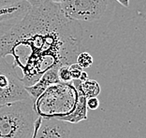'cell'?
<instances>
[{
    "label": "cell",
    "instance_id": "obj_6",
    "mask_svg": "<svg viewBox=\"0 0 146 138\" xmlns=\"http://www.w3.org/2000/svg\"><path fill=\"white\" fill-rule=\"evenodd\" d=\"M35 138H69L68 123L56 118L38 117L34 125Z\"/></svg>",
    "mask_w": 146,
    "mask_h": 138
},
{
    "label": "cell",
    "instance_id": "obj_18",
    "mask_svg": "<svg viewBox=\"0 0 146 138\" xmlns=\"http://www.w3.org/2000/svg\"><path fill=\"white\" fill-rule=\"evenodd\" d=\"M50 1L54 2V3H56V4H61V3L64 1V0H50Z\"/></svg>",
    "mask_w": 146,
    "mask_h": 138
},
{
    "label": "cell",
    "instance_id": "obj_16",
    "mask_svg": "<svg viewBox=\"0 0 146 138\" xmlns=\"http://www.w3.org/2000/svg\"><path fill=\"white\" fill-rule=\"evenodd\" d=\"M117 2H119L122 6L125 7V8H127L129 6V0H116Z\"/></svg>",
    "mask_w": 146,
    "mask_h": 138
},
{
    "label": "cell",
    "instance_id": "obj_2",
    "mask_svg": "<svg viewBox=\"0 0 146 138\" xmlns=\"http://www.w3.org/2000/svg\"><path fill=\"white\" fill-rule=\"evenodd\" d=\"M34 104L31 99L0 106V138H31L38 117Z\"/></svg>",
    "mask_w": 146,
    "mask_h": 138
},
{
    "label": "cell",
    "instance_id": "obj_5",
    "mask_svg": "<svg viewBox=\"0 0 146 138\" xmlns=\"http://www.w3.org/2000/svg\"><path fill=\"white\" fill-rule=\"evenodd\" d=\"M110 0H64L61 9L65 16L73 21H98L107 11Z\"/></svg>",
    "mask_w": 146,
    "mask_h": 138
},
{
    "label": "cell",
    "instance_id": "obj_10",
    "mask_svg": "<svg viewBox=\"0 0 146 138\" xmlns=\"http://www.w3.org/2000/svg\"><path fill=\"white\" fill-rule=\"evenodd\" d=\"M81 89L82 94L84 95L86 99L98 97V95L100 93V86L98 82L94 80H86L85 81H82Z\"/></svg>",
    "mask_w": 146,
    "mask_h": 138
},
{
    "label": "cell",
    "instance_id": "obj_3",
    "mask_svg": "<svg viewBox=\"0 0 146 138\" xmlns=\"http://www.w3.org/2000/svg\"><path fill=\"white\" fill-rule=\"evenodd\" d=\"M78 99V91L69 83H56L50 86L35 100L34 108L38 116L61 119L70 114Z\"/></svg>",
    "mask_w": 146,
    "mask_h": 138
},
{
    "label": "cell",
    "instance_id": "obj_9",
    "mask_svg": "<svg viewBox=\"0 0 146 138\" xmlns=\"http://www.w3.org/2000/svg\"><path fill=\"white\" fill-rule=\"evenodd\" d=\"M73 86L75 87V89L78 91V99L77 103L75 104V107L73 111L68 114V116L61 118V120H64L66 122H70V123H78L82 120H87V104H86V101L87 99L85 98V96L82 94L81 85L82 81L80 80H73L72 81Z\"/></svg>",
    "mask_w": 146,
    "mask_h": 138
},
{
    "label": "cell",
    "instance_id": "obj_11",
    "mask_svg": "<svg viewBox=\"0 0 146 138\" xmlns=\"http://www.w3.org/2000/svg\"><path fill=\"white\" fill-rule=\"evenodd\" d=\"M77 63L82 69H86L90 67L93 64V57L88 52H80L76 59Z\"/></svg>",
    "mask_w": 146,
    "mask_h": 138
},
{
    "label": "cell",
    "instance_id": "obj_15",
    "mask_svg": "<svg viewBox=\"0 0 146 138\" xmlns=\"http://www.w3.org/2000/svg\"><path fill=\"white\" fill-rule=\"evenodd\" d=\"M86 104H87V108L91 110H96L98 109L99 106V101L98 99V97H93L89 98L86 101Z\"/></svg>",
    "mask_w": 146,
    "mask_h": 138
},
{
    "label": "cell",
    "instance_id": "obj_14",
    "mask_svg": "<svg viewBox=\"0 0 146 138\" xmlns=\"http://www.w3.org/2000/svg\"><path fill=\"white\" fill-rule=\"evenodd\" d=\"M68 69H69V72H70L72 80H80L84 69L80 66L77 63H74L70 65H68Z\"/></svg>",
    "mask_w": 146,
    "mask_h": 138
},
{
    "label": "cell",
    "instance_id": "obj_8",
    "mask_svg": "<svg viewBox=\"0 0 146 138\" xmlns=\"http://www.w3.org/2000/svg\"><path fill=\"white\" fill-rule=\"evenodd\" d=\"M58 68L59 67H54L49 69L34 84L25 87L26 91L33 99L36 100V98L40 96L50 86L56 83H60V80L58 78Z\"/></svg>",
    "mask_w": 146,
    "mask_h": 138
},
{
    "label": "cell",
    "instance_id": "obj_4",
    "mask_svg": "<svg viewBox=\"0 0 146 138\" xmlns=\"http://www.w3.org/2000/svg\"><path fill=\"white\" fill-rule=\"evenodd\" d=\"M31 99L16 68L0 57V106Z\"/></svg>",
    "mask_w": 146,
    "mask_h": 138
},
{
    "label": "cell",
    "instance_id": "obj_7",
    "mask_svg": "<svg viewBox=\"0 0 146 138\" xmlns=\"http://www.w3.org/2000/svg\"><path fill=\"white\" fill-rule=\"evenodd\" d=\"M30 8L31 5L27 1L0 7V37L17 24L25 17Z\"/></svg>",
    "mask_w": 146,
    "mask_h": 138
},
{
    "label": "cell",
    "instance_id": "obj_17",
    "mask_svg": "<svg viewBox=\"0 0 146 138\" xmlns=\"http://www.w3.org/2000/svg\"><path fill=\"white\" fill-rule=\"evenodd\" d=\"M86 80H88V75H87L86 72L82 71V73L81 75V78H80V80H81V81H85Z\"/></svg>",
    "mask_w": 146,
    "mask_h": 138
},
{
    "label": "cell",
    "instance_id": "obj_1",
    "mask_svg": "<svg viewBox=\"0 0 146 138\" xmlns=\"http://www.w3.org/2000/svg\"><path fill=\"white\" fill-rule=\"evenodd\" d=\"M82 28L67 18L60 4L45 0L31 6L25 16L0 37V57L11 55L13 66L23 72L25 87L46 71L76 63Z\"/></svg>",
    "mask_w": 146,
    "mask_h": 138
},
{
    "label": "cell",
    "instance_id": "obj_13",
    "mask_svg": "<svg viewBox=\"0 0 146 138\" xmlns=\"http://www.w3.org/2000/svg\"><path fill=\"white\" fill-rule=\"evenodd\" d=\"M23 1H27L31 6H34L45 1V0H0V7L11 6L13 4H17V3H21Z\"/></svg>",
    "mask_w": 146,
    "mask_h": 138
},
{
    "label": "cell",
    "instance_id": "obj_12",
    "mask_svg": "<svg viewBox=\"0 0 146 138\" xmlns=\"http://www.w3.org/2000/svg\"><path fill=\"white\" fill-rule=\"evenodd\" d=\"M58 78L62 83H69L72 81L68 65H62L58 68Z\"/></svg>",
    "mask_w": 146,
    "mask_h": 138
}]
</instances>
